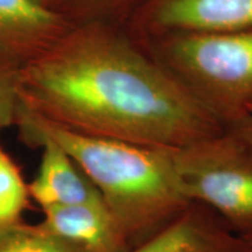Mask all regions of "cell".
<instances>
[{
	"label": "cell",
	"instance_id": "obj_1",
	"mask_svg": "<svg viewBox=\"0 0 252 252\" xmlns=\"http://www.w3.org/2000/svg\"><path fill=\"white\" fill-rule=\"evenodd\" d=\"M20 103L76 133L180 149L224 127L152 55L102 25L69 28L18 68Z\"/></svg>",
	"mask_w": 252,
	"mask_h": 252
},
{
	"label": "cell",
	"instance_id": "obj_2",
	"mask_svg": "<svg viewBox=\"0 0 252 252\" xmlns=\"http://www.w3.org/2000/svg\"><path fill=\"white\" fill-rule=\"evenodd\" d=\"M21 139H48L74 160L99 191L131 250L190 206L176 173L173 149L76 133L20 105Z\"/></svg>",
	"mask_w": 252,
	"mask_h": 252
},
{
	"label": "cell",
	"instance_id": "obj_3",
	"mask_svg": "<svg viewBox=\"0 0 252 252\" xmlns=\"http://www.w3.org/2000/svg\"><path fill=\"white\" fill-rule=\"evenodd\" d=\"M153 58L228 127L252 110V30L156 37Z\"/></svg>",
	"mask_w": 252,
	"mask_h": 252
},
{
	"label": "cell",
	"instance_id": "obj_4",
	"mask_svg": "<svg viewBox=\"0 0 252 252\" xmlns=\"http://www.w3.org/2000/svg\"><path fill=\"white\" fill-rule=\"evenodd\" d=\"M185 194L242 237L252 232V147L231 132L173 149Z\"/></svg>",
	"mask_w": 252,
	"mask_h": 252
},
{
	"label": "cell",
	"instance_id": "obj_5",
	"mask_svg": "<svg viewBox=\"0 0 252 252\" xmlns=\"http://www.w3.org/2000/svg\"><path fill=\"white\" fill-rule=\"evenodd\" d=\"M151 36L252 30V0H149L138 18Z\"/></svg>",
	"mask_w": 252,
	"mask_h": 252
},
{
	"label": "cell",
	"instance_id": "obj_6",
	"mask_svg": "<svg viewBox=\"0 0 252 252\" xmlns=\"http://www.w3.org/2000/svg\"><path fill=\"white\" fill-rule=\"evenodd\" d=\"M130 252H252V248L215 212L193 202Z\"/></svg>",
	"mask_w": 252,
	"mask_h": 252
},
{
	"label": "cell",
	"instance_id": "obj_7",
	"mask_svg": "<svg viewBox=\"0 0 252 252\" xmlns=\"http://www.w3.org/2000/svg\"><path fill=\"white\" fill-rule=\"evenodd\" d=\"M69 30L40 0H0V58L21 67Z\"/></svg>",
	"mask_w": 252,
	"mask_h": 252
},
{
	"label": "cell",
	"instance_id": "obj_8",
	"mask_svg": "<svg viewBox=\"0 0 252 252\" xmlns=\"http://www.w3.org/2000/svg\"><path fill=\"white\" fill-rule=\"evenodd\" d=\"M40 225L82 252H130L118 222L103 203L45 208Z\"/></svg>",
	"mask_w": 252,
	"mask_h": 252
},
{
	"label": "cell",
	"instance_id": "obj_9",
	"mask_svg": "<svg viewBox=\"0 0 252 252\" xmlns=\"http://www.w3.org/2000/svg\"><path fill=\"white\" fill-rule=\"evenodd\" d=\"M33 147H41L42 156L35 178L28 184V191L42 209L102 201L93 182L59 145L39 139Z\"/></svg>",
	"mask_w": 252,
	"mask_h": 252
},
{
	"label": "cell",
	"instance_id": "obj_10",
	"mask_svg": "<svg viewBox=\"0 0 252 252\" xmlns=\"http://www.w3.org/2000/svg\"><path fill=\"white\" fill-rule=\"evenodd\" d=\"M0 252H82L37 224H0Z\"/></svg>",
	"mask_w": 252,
	"mask_h": 252
},
{
	"label": "cell",
	"instance_id": "obj_11",
	"mask_svg": "<svg viewBox=\"0 0 252 252\" xmlns=\"http://www.w3.org/2000/svg\"><path fill=\"white\" fill-rule=\"evenodd\" d=\"M30 198L21 169L0 146V224L23 220Z\"/></svg>",
	"mask_w": 252,
	"mask_h": 252
},
{
	"label": "cell",
	"instance_id": "obj_12",
	"mask_svg": "<svg viewBox=\"0 0 252 252\" xmlns=\"http://www.w3.org/2000/svg\"><path fill=\"white\" fill-rule=\"evenodd\" d=\"M20 104L18 68L0 58V131L17 125Z\"/></svg>",
	"mask_w": 252,
	"mask_h": 252
},
{
	"label": "cell",
	"instance_id": "obj_13",
	"mask_svg": "<svg viewBox=\"0 0 252 252\" xmlns=\"http://www.w3.org/2000/svg\"><path fill=\"white\" fill-rule=\"evenodd\" d=\"M224 130L231 132L232 134H235L236 137H238L239 139L245 141L252 147V110L243 118L225 127Z\"/></svg>",
	"mask_w": 252,
	"mask_h": 252
},
{
	"label": "cell",
	"instance_id": "obj_14",
	"mask_svg": "<svg viewBox=\"0 0 252 252\" xmlns=\"http://www.w3.org/2000/svg\"><path fill=\"white\" fill-rule=\"evenodd\" d=\"M244 239L248 242L249 244H250V247L252 248V232H251V234L247 235V236H244Z\"/></svg>",
	"mask_w": 252,
	"mask_h": 252
}]
</instances>
